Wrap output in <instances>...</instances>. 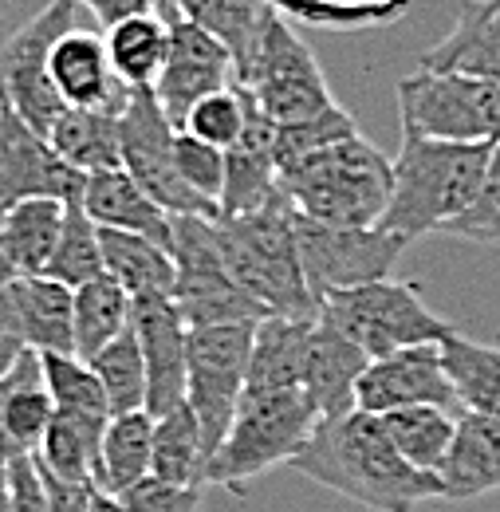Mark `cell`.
<instances>
[{"instance_id":"obj_1","label":"cell","mask_w":500,"mask_h":512,"mask_svg":"<svg viewBox=\"0 0 500 512\" xmlns=\"http://www.w3.org/2000/svg\"><path fill=\"white\" fill-rule=\"evenodd\" d=\"M292 469L375 512H414L426 501H445L441 473L410 465L394 446L382 414L359 406L335 422H319Z\"/></svg>"},{"instance_id":"obj_2","label":"cell","mask_w":500,"mask_h":512,"mask_svg":"<svg viewBox=\"0 0 500 512\" xmlns=\"http://www.w3.org/2000/svg\"><path fill=\"white\" fill-rule=\"evenodd\" d=\"M493 150L497 146L485 142H445L402 130V146L394 154V190L378 225L406 245L426 233H445V225L477 201L493 166Z\"/></svg>"},{"instance_id":"obj_3","label":"cell","mask_w":500,"mask_h":512,"mask_svg":"<svg viewBox=\"0 0 500 512\" xmlns=\"http://www.w3.org/2000/svg\"><path fill=\"white\" fill-rule=\"evenodd\" d=\"M217 229H221V249H225L233 276L272 316L319 320V300L300 260L296 209L288 193H280L264 209L217 217Z\"/></svg>"},{"instance_id":"obj_4","label":"cell","mask_w":500,"mask_h":512,"mask_svg":"<svg viewBox=\"0 0 500 512\" xmlns=\"http://www.w3.org/2000/svg\"><path fill=\"white\" fill-rule=\"evenodd\" d=\"M280 190L296 213L323 225H378L394 190V158L355 134L284 166Z\"/></svg>"},{"instance_id":"obj_5","label":"cell","mask_w":500,"mask_h":512,"mask_svg":"<svg viewBox=\"0 0 500 512\" xmlns=\"http://www.w3.org/2000/svg\"><path fill=\"white\" fill-rule=\"evenodd\" d=\"M315 426L319 410L304 386L245 390L225 442L209 457V485L241 489L276 465H292L296 453L312 442Z\"/></svg>"},{"instance_id":"obj_6","label":"cell","mask_w":500,"mask_h":512,"mask_svg":"<svg viewBox=\"0 0 500 512\" xmlns=\"http://www.w3.org/2000/svg\"><path fill=\"white\" fill-rule=\"evenodd\" d=\"M170 256L178 268L174 304L182 308L189 327H217V323H260L268 308L233 276L217 217L205 213H178Z\"/></svg>"},{"instance_id":"obj_7","label":"cell","mask_w":500,"mask_h":512,"mask_svg":"<svg viewBox=\"0 0 500 512\" xmlns=\"http://www.w3.org/2000/svg\"><path fill=\"white\" fill-rule=\"evenodd\" d=\"M319 316L335 323L347 339H355L371 359L394 355L402 347H418V343H441L453 331L422 304L414 284H402L390 276L375 284L327 292L319 300Z\"/></svg>"},{"instance_id":"obj_8","label":"cell","mask_w":500,"mask_h":512,"mask_svg":"<svg viewBox=\"0 0 500 512\" xmlns=\"http://www.w3.org/2000/svg\"><path fill=\"white\" fill-rule=\"evenodd\" d=\"M398 119L402 130L426 138L500 146V87L473 75L418 67L398 83Z\"/></svg>"},{"instance_id":"obj_9","label":"cell","mask_w":500,"mask_h":512,"mask_svg":"<svg viewBox=\"0 0 500 512\" xmlns=\"http://www.w3.org/2000/svg\"><path fill=\"white\" fill-rule=\"evenodd\" d=\"M233 83H241L249 91L252 103L260 107V115L272 127L304 123V119H315L335 107L312 48L300 40V32L288 24L284 12L272 16V24L256 48V60Z\"/></svg>"},{"instance_id":"obj_10","label":"cell","mask_w":500,"mask_h":512,"mask_svg":"<svg viewBox=\"0 0 500 512\" xmlns=\"http://www.w3.org/2000/svg\"><path fill=\"white\" fill-rule=\"evenodd\" d=\"M256 323H217L189 327V375L186 402L193 406L209 457L225 442L237 406L249 386V359Z\"/></svg>"},{"instance_id":"obj_11","label":"cell","mask_w":500,"mask_h":512,"mask_svg":"<svg viewBox=\"0 0 500 512\" xmlns=\"http://www.w3.org/2000/svg\"><path fill=\"white\" fill-rule=\"evenodd\" d=\"M75 8H79L75 0H52L20 32H12V40L0 52V99H8L12 111L32 130H40L44 138L52 134V127L67 111V99L52 83L48 60H52V48L63 36L71 28H79Z\"/></svg>"},{"instance_id":"obj_12","label":"cell","mask_w":500,"mask_h":512,"mask_svg":"<svg viewBox=\"0 0 500 512\" xmlns=\"http://www.w3.org/2000/svg\"><path fill=\"white\" fill-rule=\"evenodd\" d=\"M123 170L170 217L178 213L221 217V209L197 197L178 174V127L166 119L154 87H134L123 107Z\"/></svg>"},{"instance_id":"obj_13","label":"cell","mask_w":500,"mask_h":512,"mask_svg":"<svg viewBox=\"0 0 500 512\" xmlns=\"http://www.w3.org/2000/svg\"><path fill=\"white\" fill-rule=\"evenodd\" d=\"M296 241L315 300H323L327 292L386 280L406 249V241L386 233L382 225H323L304 213H296Z\"/></svg>"},{"instance_id":"obj_14","label":"cell","mask_w":500,"mask_h":512,"mask_svg":"<svg viewBox=\"0 0 500 512\" xmlns=\"http://www.w3.org/2000/svg\"><path fill=\"white\" fill-rule=\"evenodd\" d=\"M233 79H237L233 52L213 32L193 24L189 16H174L170 20V56H166V67L154 83V95H158L166 119L182 130L189 111L205 95L233 87Z\"/></svg>"},{"instance_id":"obj_15","label":"cell","mask_w":500,"mask_h":512,"mask_svg":"<svg viewBox=\"0 0 500 512\" xmlns=\"http://www.w3.org/2000/svg\"><path fill=\"white\" fill-rule=\"evenodd\" d=\"M87 186V174L67 166L56 146L32 130L8 99H0V213L28 197H60L71 201Z\"/></svg>"},{"instance_id":"obj_16","label":"cell","mask_w":500,"mask_h":512,"mask_svg":"<svg viewBox=\"0 0 500 512\" xmlns=\"http://www.w3.org/2000/svg\"><path fill=\"white\" fill-rule=\"evenodd\" d=\"M355 398H359V410H371V414H390L406 406H441L461 414V398L445 371L441 343H418V347H402L394 355L371 359Z\"/></svg>"},{"instance_id":"obj_17","label":"cell","mask_w":500,"mask_h":512,"mask_svg":"<svg viewBox=\"0 0 500 512\" xmlns=\"http://www.w3.org/2000/svg\"><path fill=\"white\" fill-rule=\"evenodd\" d=\"M134 335L146 359V410L158 418L186 402L189 375V323L174 296H134Z\"/></svg>"},{"instance_id":"obj_18","label":"cell","mask_w":500,"mask_h":512,"mask_svg":"<svg viewBox=\"0 0 500 512\" xmlns=\"http://www.w3.org/2000/svg\"><path fill=\"white\" fill-rule=\"evenodd\" d=\"M0 335H16L32 351L75 355V288L48 272L0 284Z\"/></svg>"},{"instance_id":"obj_19","label":"cell","mask_w":500,"mask_h":512,"mask_svg":"<svg viewBox=\"0 0 500 512\" xmlns=\"http://www.w3.org/2000/svg\"><path fill=\"white\" fill-rule=\"evenodd\" d=\"M367 367H371V355L355 339H347L323 316L315 320L308 367H304V390L312 394L319 422H335V418H343L359 406L355 390H359V379H363Z\"/></svg>"},{"instance_id":"obj_20","label":"cell","mask_w":500,"mask_h":512,"mask_svg":"<svg viewBox=\"0 0 500 512\" xmlns=\"http://www.w3.org/2000/svg\"><path fill=\"white\" fill-rule=\"evenodd\" d=\"M52 83L60 87L67 107H126L130 91L111 67L107 36L71 28L60 44L52 48Z\"/></svg>"},{"instance_id":"obj_21","label":"cell","mask_w":500,"mask_h":512,"mask_svg":"<svg viewBox=\"0 0 500 512\" xmlns=\"http://www.w3.org/2000/svg\"><path fill=\"white\" fill-rule=\"evenodd\" d=\"M418 67L473 75L500 87V0H457L449 36L434 44Z\"/></svg>"},{"instance_id":"obj_22","label":"cell","mask_w":500,"mask_h":512,"mask_svg":"<svg viewBox=\"0 0 500 512\" xmlns=\"http://www.w3.org/2000/svg\"><path fill=\"white\" fill-rule=\"evenodd\" d=\"M67 201L60 197H28L0 213V284L44 276L60 245Z\"/></svg>"},{"instance_id":"obj_23","label":"cell","mask_w":500,"mask_h":512,"mask_svg":"<svg viewBox=\"0 0 500 512\" xmlns=\"http://www.w3.org/2000/svg\"><path fill=\"white\" fill-rule=\"evenodd\" d=\"M245 99H249V127H245L237 146H229V182H225V197H221V217L264 209V205H272L284 193L280 190L276 150H272L276 127L260 115V107L252 103L249 91H245Z\"/></svg>"},{"instance_id":"obj_24","label":"cell","mask_w":500,"mask_h":512,"mask_svg":"<svg viewBox=\"0 0 500 512\" xmlns=\"http://www.w3.org/2000/svg\"><path fill=\"white\" fill-rule=\"evenodd\" d=\"M83 209L91 213L95 225L103 229H123V233H142L158 245L170 249V237H174V217L142 190L123 166L115 170H99V174H87V186H83Z\"/></svg>"},{"instance_id":"obj_25","label":"cell","mask_w":500,"mask_h":512,"mask_svg":"<svg viewBox=\"0 0 500 512\" xmlns=\"http://www.w3.org/2000/svg\"><path fill=\"white\" fill-rule=\"evenodd\" d=\"M445 501H473L500 489V418L461 410L457 438L441 465Z\"/></svg>"},{"instance_id":"obj_26","label":"cell","mask_w":500,"mask_h":512,"mask_svg":"<svg viewBox=\"0 0 500 512\" xmlns=\"http://www.w3.org/2000/svg\"><path fill=\"white\" fill-rule=\"evenodd\" d=\"M56 418V398L44 383L40 351H24L20 363L0 379V430L12 453H36L48 422Z\"/></svg>"},{"instance_id":"obj_27","label":"cell","mask_w":500,"mask_h":512,"mask_svg":"<svg viewBox=\"0 0 500 512\" xmlns=\"http://www.w3.org/2000/svg\"><path fill=\"white\" fill-rule=\"evenodd\" d=\"M48 142L79 174L123 166V107H67Z\"/></svg>"},{"instance_id":"obj_28","label":"cell","mask_w":500,"mask_h":512,"mask_svg":"<svg viewBox=\"0 0 500 512\" xmlns=\"http://www.w3.org/2000/svg\"><path fill=\"white\" fill-rule=\"evenodd\" d=\"M315 320H292V316H264L252 335L249 386L245 390H292L304 386L308 347H312Z\"/></svg>"},{"instance_id":"obj_29","label":"cell","mask_w":500,"mask_h":512,"mask_svg":"<svg viewBox=\"0 0 500 512\" xmlns=\"http://www.w3.org/2000/svg\"><path fill=\"white\" fill-rule=\"evenodd\" d=\"M150 461H154V414L150 410H130V414L107 418L99 469H95L99 493L123 497L126 489H134L142 477H150Z\"/></svg>"},{"instance_id":"obj_30","label":"cell","mask_w":500,"mask_h":512,"mask_svg":"<svg viewBox=\"0 0 500 512\" xmlns=\"http://www.w3.org/2000/svg\"><path fill=\"white\" fill-rule=\"evenodd\" d=\"M178 16H189L193 24L213 32L233 52L237 75H245L276 8L268 0H178Z\"/></svg>"},{"instance_id":"obj_31","label":"cell","mask_w":500,"mask_h":512,"mask_svg":"<svg viewBox=\"0 0 500 512\" xmlns=\"http://www.w3.org/2000/svg\"><path fill=\"white\" fill-rule=\"evenodd\" d=\"M103 264L107 272L123 284L130 296H174L178 268L166 245L142 237V233H123V229H103Z\"/></svg>"},{"instance_id":"obj_32","label":"cell","mask_w":500,"mask_h":512,"mask_svg":"<svg viewBox=\"0 0 500 512\" xmlns=\"http://www.w3.org/2000/svg\"><path fill=\"white\" fill-rule=\"evenodd\" d=\"M150 477H162L170 485H209V449L193 406L182 402L154 418V461Z\"/></svg>"},{"instance_id":"obj_33","label":"cell","mask_w":500,"mask_h":512,"mask_svg":"<svg viewBox=\"0 0 500 512\" xmlns=\"http://www.w3.org/2000/svg\"><path fill=\"white\" fill-rule=\"evenodd\" d=\"M130 320H134V296L111 272L79 284L75 288V355L91 363L107 343L130 331Z\"/></svg>"},{"instance_id":"obj_34","label":"cell","mask_w":500,"mask_h":512,"mask_svg":"<svg viewBox=\"0 0 500 512\" xmlns=\"http://www.w3.org/2000/svg\"><path fill=\"white\" fill-rule=\"evenodd\" d=\"M107 434L103 414H79V410H56V418L44 430V442L32 453L44 469L67 481H95L99 449Z\"/></svg>"},{"instance_id":"obj_35","label":"cell","mask_w":500,"mask_h":512,"mask_svg":"<svg viewBox=\"0 0 500 512\" xmlns=\"http://www.w3.org/2000/svg\"><path fill=\"white\" fill-rule=\"evenodd\" d=\"M111 67L126 87H154L170 56V20L162 12H138L107 28Z\"/></svg>"},{"instance_id":"obj_36","label":"cell","mask_w":500,"mask_h":512,"mask_svg":"<svg viewBox=\"0 0 500 512\" xmlns=\"http://www.w3.org/2000/svg\"><path fill=\"white\" fill-rule=\"evenodd\" d=\"M441 355H445L449 379L457 386L461 410L500 418V347L449 331L441 339Z\"/></svg>"},{"instance_id":"obj_37","label":"cell","mask_w":500,"mask_h":512,"mask_svg":"<svg viewBox=\"0 0 500 512\" xmlns=\"http://www.w3.org/2000/svg\"><path fill=\"white\" fill-rule=\"evenodd\" d=\"M390 438L398 453L426 469V473H441L453 438H457V414L453 410H441V406H406V410H390L382 414Z\"/></svg>"},{"instance_id":"obj_38","label":"cell","mask_w":500,"mask_h":512,"mask_svg":"<svg viewBox=\"0 0 500 512\" xmlns=\"http://www.w3.org/2000/svg\"><path fill=\"white\" fill-rule=\"evenodd\" d=\"M107 264H103V237H99V225L91 221V213L83 209V193L67 201V213H63V229H60V245L52 253L48 264V276H56L67 288H79L95 276H103Z\"/></svg>"},{"instance_id":"obj_39","label":"cell","mask_w":500,"mask_h":512,"mask_svg":"<svg viewBox=\"0 0 500 512\" xmlns=\"http://www.w3.org/2000/svg\"><path fill=\"white\" fill-rule=\"evenodd\" d=\"M103 394H107V410L115 414H130V410H146V394H150V379H146V359L138 347L134 327L123 331L115 343H107L95 359H91Z\"/></svg>"},{"instance_id":"obj_40","label":"cell","mask_w":500,"mask_h":512,"mask_svg":"<svg viewBox=\"0 0 500 512\" xmlns=\"http://www.w3.org/2000/svg\"><path fill=\"white\" fill-rule=\"evenodd\" d=\"M40 363H44V383L56 398V410H79V414L111 418L103 383H99V375L87 359L60 355V351H40Z\"/></svg>"},{"instance_id":"obj_41","label":"cell","mask_w":500,"mask_h":512,"mask_svg":"<svg viewBox=\"0 0 500 512\" xmlns=\"http://www.w3.org/2000/svg\"><path fill=\"white\" fill-rule=\"evenodd\" d=\"M355 134H359L355 119L335 103L331 111H323V115H315V119L276 127V138H272L276 166L284 170V166H292V162H300V158H308V154H319V150H327V146H335V142H347V138H355Z\"/></svg>"},{"instance_id":"obj_42","label":"cell","mask_w":500,"mask_h":512,"mask_svg":"<svg viewBox=\"0 0 500 512\" xmlns=\"http://www.w3.org/2000/svg\"><path fill=\"white\" fill-rule=\"evenodd\" d=\"M245 127H249V99H245V91L233 83V87H225V91L205 95V99L189 111V119L182 130L197 134L201 142H213V146L229 150V146L241 142Z\"/></svg>"},{"instance_id":"obj_43","label":"cell","mask_w":500,"mask_h":512,"mask_svg":"<svg viewBox=\"0 0 500 512\" xmlns=\"http://www.w3.org/2000/svg\"><path fill=\"white\" fill-rule=\"evenodd\" d=\"M178 174L186 178V186L197 197H205L209 205L221 209L225 182H229V150L201 142L189 130H178Z\"/></svg>"},{"instance_id":"obj_44","label":"cell","mask_w":500,"mask_h":512,"mask_svg":"<svg viewBox=\"0 0 500 512\" xmlns=\"http://www.w3.org/2000/svg\"><path fill=\"white\" fill-rule=\"evenodd\" d=\"M449 237L473 241V245H500V146L493 150V166L485 174V186L477 193V201L445 225Z\"/></svg>"},{"instance_id":"obj_45","label":"cell","mask_w":500,"mask_h":512,"mask_svg":"<svg viewBox=\"0 0 500 512\" xmlns=\"http://www.w3.org/2000/svg\"><path fill=\"white\" fill-rule=\"evenodd\" d=\"M119 501L126 512H197L201 509V485H170L162 477H142Z\"/></svg>"},{"instance_id":"obj_46","label":"cell","mask_w":500,"mask_h":512,"mask_svg":"<svg viewBox=\"0 0 500 512\" xmlns=\"http://www.w3.org/2000/svg\"><path fill=\"white\" fill-rule=\"evenodd\" d=\"M8 489H12V512H52L40 465L32 453H20L8 461Z\"/></svg>"},{"instance_id":"obj_47","label":"cell","mask_w":500,"mask_h":512,"mask_svg":"<svg viewBox=\"0 0 500 512\" xmlns=\"http://www.w3.org/2000/svg\"><path fill=\"white\" fill-rule=\"evenodd\" d=\"M36 465H40V461H36ZM40 477H44L52 512H91L95 493H99L95 481H67V477H56V473L44 469V465H40Z\"/></svg>"},{"instance_id":"obj_48","label":"cell","mask_w":500,"mask_h":512,"mask_svg":"<svg viewBox=\"0 0 500 512\" xmlns=\"http://www.w3.org/2000/svg\"><path fill=\"white\" fill-rule=\"evenodd\" d=\"M79 8H87L103 28H115L138 12H154V0H75Z\"/></svg>"},{"instance_id":"obj_49","label":"cell","mask_w":500,"mask_h":512,"mask_svg":"<svg viewBox=\"0 0 500 512\" xmlns=\"http://www.w3.org/2000/svg\"><path fill=\"white\" fill-rule=\"evenodd\" d=\"M24 351H28V347H24L16 335H0V379L20 363V355H24Z\"/></svg>"},{"instance_id":"obj_50","label":"cell","mask_w":500,"mask_h":512,"mask_svg":"<svg viewBox=\"0 0 500 512\" xmlns=\"http://www.w3.org/2000/svg\"><path fill=\"white\" fill-rule=\"evenodd\" d=\"M91 512H126V509H123V501H119V497H111V493H95Z\"/></svg>"},{"instance_id":"obj_51","label":"cell","mask_w":500,"mask_h":512,"mask_svg":"<svg viewBox=\"0 0 500 512\" xmlns=\"http://www.w3.org/2000/svg\"><path fill=\"white\" fill-rule=\"evenodd\" d=\"M0 512H12V489H8V465H0Z\"/></svg>"},{"instance_id":"obj_52","label":"cell","mask_w":500,"mask_h":512,"mask_svg":"<svg viewBox=\"0 0 500 512\" xmlns=\"http://www.w3.org/2000/svg\"><path fill=\"white\" fill-rule=\"evenodd\" d=\"M154 12H162L166 20H174L178 16V0H154Z\"/></svg>"}]
</instances>
